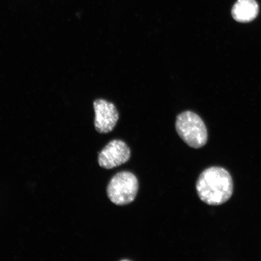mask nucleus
<instances>
[{
  "mask_svg": "<svg viewBox=\"0 0 261 261\" xmlns=\"http://www.w3.org/2000/svg\"><path fill=\"white\" fill-rule=\"evenodd\" d=\"M196 189L200 200L211 205H219L232 196V177L226 169L213 166L204 170L199 177Z\"/></svg>",
  "mask_w": 261,
  "mask_h": 261,
  "instance_id": "1",
  "label": "nucleus"
},
{
  "mask_svg": "<svg viewBox=\"0 0 261 261\" xmlns=\"http://www.w3.org/2000/svg\"><path fill=\"white\" fill-rule=\"evenodd\" d=\"M175 128L180 138L191 148H200L206 144L207 128L197 114L187 111L179 114L176 120Z\"/></svg>",
  "mask_w": 261,
  "mask_h": 261,
  "instance_id": "2",
  "label": "nucleus"
},
{
  "mask_svg": "<svg viewBox=\"0 0 261 261\" xmlns=\"http://www.w3.org/2000/svg\"><path fill=\"white\" fill-rule=\"evenodd\" d=\"M139 190L138 178L133 173H117L111 179L107 187V195L111 201L117 205L132 203Z\"/></svg>",
  "mask_w": 261,
  "mask_h": 261,
  "instance_id": "3",
  "label": "nucleus"
},
{
  "mask_svg": "<svg viewBox=\"0 0 261 261\" xmlns=\"http://www.w3.org/2000/svg\"><path fill=\"white\" fill-rule=\"evenodd\" d=\"M130 151L126 143L121 140H113L110 142L98 156L100 167L111 169L128 162Z\"/></svg>",
  "mask_w": 261,
  "mask_h": 261,
  "instance_id": "4",
  "label": "nucleus"
},
{
  "mask_svg": "<svg viewBox=\"0 0 261 261\" xmlns=\"http://www.w3.org/2000/svg\"><path fill=\"white\" fill-rule=\"evenodd\" d=\"M95 119L94 126L97 132L106 134L112 132L119 118V114L113 103L97 99L93 103Z\"/></svg>",
  "mask_w": 261,
  "mask_h": 261,
  "instance_id": "5",
  "label": "nucleus"
},
{
  "mask_svg": "<svg viewBox=\"0 0 261 261\" xmlns=\"http://www.w3.org/2000/svg\"><path fill=\"white\" fill-rule=\"evenodd\" d=\"M259 8L256 0H237L231 9V15L240 22H249L255 19Z\"/></svg>",
  "mask_w": 261,
  "mask_h": 261,
  "instance_id": "6",
  "label": "nucleus"
}]
</instances>
